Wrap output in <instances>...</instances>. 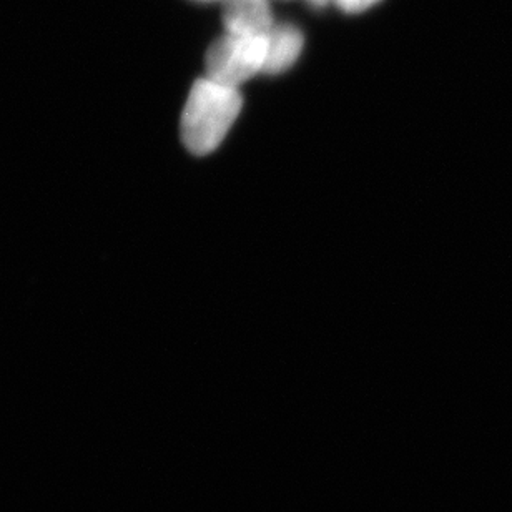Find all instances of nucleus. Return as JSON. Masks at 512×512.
Listing matches in <instances>:
<instances>
[{"mask_svg":"<svg viewBox=\"0 0 512 512\" xmlns=\"http://www.w3.org/2000/svg\"><path fill=\"white\" fill-rule=\"evenodd\" d=\"M237 87L200 79L193 84L182 115V140L188 152L203 157L215 152L242 112Z\"/></svg>","mask_w":512,"mask_h":512,"instance_id":"1","label":"nucleus"},{"mask_svg":"<svg viewBox=\"0 0 512 512\" xmlns=\"http://www.w3.org/2000/svg\"><path fill=\"white\" fill-rule=\"evenodd\" d=\"M268 54V34H227L215 40L207 57L208 79L228 87H240L265 70Z\"/></svg>","mask_w":512,"mask_h":512,"instance_id":"2","label":"nucleus"},{"mask_svg":"<svg viewBox=\"0 0 512 512\" xmlns=\"http://www.w3.org/2000/svg\"><path fill=\"white\" fill-rule=\"evenodd\" d=\"M223 25L230 34L266 35L273 22L268 0H223Z\"/></svg>","mask_w":512,"mask_h":512,"instance_id":"3","label":"nucleus"},{"mask_svg":"<svg viewBox=\"0 0 512 512\" xmlns=\"http://www.w3.org/2000/svg\"><path fill=\"white\" fill-rule=\"evenodd\" d=\"M305 45L301 30L291 24H275L268 32V54L263 74H283L295 65Z\"/></svg>","mask_w":512,"mask_h":512,"instance_id":"4","label":"nucleus"},{"mask_svg":"<svg viewBox=\"0 0 512 512\" xmlns=\"http://www.w3.org/2000/svg\"><path fill=\"white\" fill-rule=\"evenodd\" d=\"M333 2L345 14H361V12L375 7L376 4H380L381 0H333Z\"/></svg>","mask_w":512,"mask_h":512,"instance_id":"5","label":"nucleus"},{"mask_svg":"<svg viewBox=\"0 0 512 512\" xmlns=\"http://www.w3.org/2000/svg\"><path fill=\"white\" fill-rule=\"evenodd\" d=\"M311 2H313V4H315V5H323V4H326V2H328V0H311Z\"/></svg>","mask_w":512,"mask_h":512,"instance_id":"6","label":"nucleus"},{"mask_svg":"<svg viewBox=\"0 0 512 512\" xmlns=\"http://www.w3.org/2000/svg\"><path fill=\"white\" fill-rule=\"evenodd\" d=\"M198 2H223V0H198Z\"/></svg>","mask_w":512,"mask_h":512,"instance_id":"7","label":"nucleus"}]
</instances>
